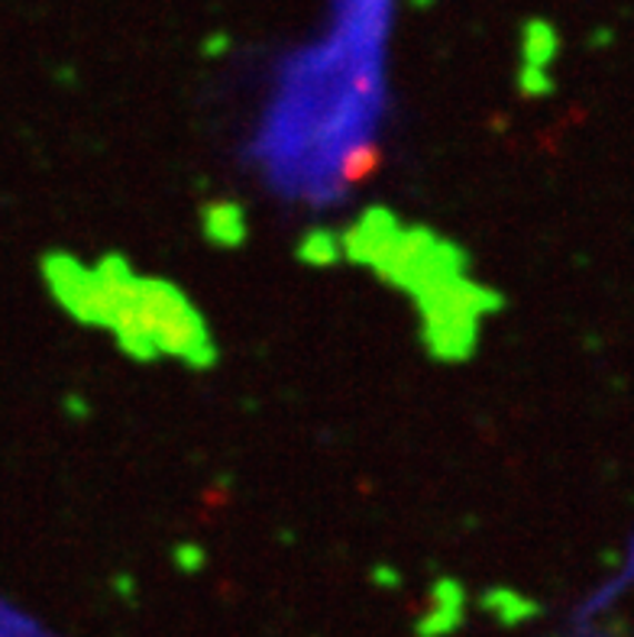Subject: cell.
Returning <instances> with one entry per match:
<instances>
[{"mask_svg": "<svg viewBox=\"0 0 634 637\" xmlns=\"http://www.w3.org/2000/svg\"><path fill=\"white\" fill-rule=\"evenodd\" d=\"M52 301L88 331H101L133 360L208 370L218 356L208 317L185 292L123 256L78 260L52 253L42 260Z\"/></svg>", "mask_w": 634, "mask_h": 637, "instance_id": "6da1fadb", "label": "cell"}, {"mask_svg": "<svg viewBox=\"0 0 634 637\" xmlns=\"http://www.w3.org/2000/svg\"><path fill=\"white\" fill-rule=\"evenodd\" d=\"M0 637H59L49 631L37 615L20 608L17 601L0 596Z\"/></svg>", "mask_w": 634, "mask_h": 637, "instance_id": "7a4b0ae2", "label": "cell"}]
</instances>
